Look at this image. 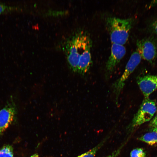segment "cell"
I'll return each instance as SVG.
<instances>
[{
	"mask_svg": "<svg viewBox=\"0 0 157 157\" xmlns=\"http://www.w3.org/2000/svg\"><path fill=\"white\" fill-rule=\"evenodd\" d=\"M92 46L89 35L83 31L75 33L67 40L65 53L69 67L73 72L84 75L88 71L92 63Z\"/></svg>",
	"mask_w": 157,
	"mask_h": 157,
	"instance_id": "cell-1",
	"label": "cell"
},
{
	"mask_svg": "<svg viewBox=\"0 0 157 157\" xmlns=\"http://www.w3.org/2000/svg\"><path fill=\"white\" fill-rule=\"evenodd\" d=\"M133 23V20L131 18L122 19L115 17H108L106 23L112 43L122 45L125 44Z\"/></svg>",
	"mask_w": 157,
	"mask_h": 157,
	"instance_id": "cell-2",
	"label": "cell"
},
{
	"mask_svg": "<svg viewBox=\"0 0 157 157\" xmlns=\"http://www.w3.org/2000/svg\"><path fill=\"white\" fill-rule=\"evenodd\" d=\"M141 58L140 55L137 50L133 52L126 65L123 74L113 84L112 88L115 95L117 103L118 102V98L124 87L126 81L140 63Z\"/></svg>",
	"mask_w": 157,
	"mask_h": 157,
	"instance_id": "cell-3",
	"label": "cell"
},
{
	"mask_svg": "<svg viewBox=\"0 0 157 157\" xmlns=\"http://www.w3.org/2000/svg\"><path fill=\"white\" fill-rule=\"evenodd\" d=\"M156 110V107L155 102L148 98L145 99L129 125L128 128L129 130L132 131L137 126L150 120Z\"/></svg>",
	"mask_w": 157,
	"mask_h": 157,
	"instance_id": "cell-4",
	"label": "cell"
},
{
	"mask_svg": "<svg viewBox=\"0 0 157 157\" xmlns=\"http://www.w3.org/2000/svg\"><path fill=\"white\" fill-rule=\"evenodd\" d=\"M137 51L142 58L149 62H153L157 57V44L151 38H144L137 42Z\"/></svg>",
	"mask_w": 157,
	"mask_h": 157,
	"instance_id": "cell-5",
	"label": "cell"
},
{
	"mask_svg": "<svg viewBox=\"0 0 157 157\" xmlns=\"http://www.w3.org/2000/svg\"><path fill=\"white\" fill-rule=\"evenodd\" d=\"M112 44L110 54L105 66V74L106 77L112 73L116 65L124 57L126 53V48L123 45Z\"/></svg>",
	"mask_w": 157,
	"mask_h": 157,
	"instance_id": "cell-6",
	"label": "cell"
},
{
	"mask_svg": "<svg viewBox=\"0 0 157 157\" xmlns=\"http://www.w3.org/2000/svg\"><path fill=\"white\" fill-rule=\"evenodd\" d=\"M16 114V110L14 102H9L0 110V136L11 124Z\"/></svg>",
	"mask_w": 157,
	"mask_h": 157,
	"instance_id": "cell-7",
	"label": "cell"
},
{
	"mask_svg": "<svg viewBox=\"0 0 157 157\" xmlns=\"http://www.w3.org/2000/svg\"><path fill=\"white\" fill-rule=\"evenodd\" d=\"M137 83L145 98H148L150 94L157 88V76L147 75L139 77Z\"/></svg>",
	"mask_w": 157,
	"mask_h": 157,
	"instance_id": "cell-8",
	"label": "cell"
},
{
	"mask_svg": "<svg viewBox=\"0 0 157 157\" xmlns=\"http://www.w3.org/2000/svg\"><path fill=\"white\" fill-rule=\"evenodd\" d=\"M138 140L151 146L157 145V132L152 130L142 135Z\"/></svg>",
	"mask_w": 157,
	"mask_h": 157,
	"instance_id": "cell-9",
	"label": "cell"
},
{
	"mask_svg": "<svg viewBox=\"0 0 157 157\" xmlns=\"http://www.w3.org/2000/svg\"><path fill=\"white\" fill-rule=\"evenodd\" d=\"M106 140L107 139H105L91 149L77 157H95L97 151L104 145Z\"/></svg>",
	"mask_w": 157,
	"mask_h": 157,
	"instance_id": "cell-10",
	"label": "cell"
},
{
	"mask_svg": "<svg viewBox=\"0 0 157 157\" xmlns=\"http://www.w3.org/2000/svg\"><path fill=\"white\" fill-rule=\"evenodd\" d=\"M0 157H14L13 147L6 144L0 149Z\"/></svg>",
	"mask_w": 157,
	"mask_h": 157,
	"instance_id": "cell-11",
	"label": "cell"
},
{
	"mask_svg": "<svg viewBox=\"0 0 157 157\" xmlns=\"http://www.w3.org/2000/svg\"><path fill=\"white\" fill-rule=\"evenodd\" d=\"M130 156V157H145L146 154L142 149L138 148L131 151Z\"/></svg>",
	"mask_w": 157,
	"mask_h": 157,
	"instance_id": "cell-12",
	"label": "cell"
},
{
	"mask_svg": "<svg viewBox=\"0 0 157 157\" xmlns=\"http://www.w3.org/2000/svg\"><path fill=\"white\" fill-rule=\"evenodd\" d=\"M124 144L125 143H123L118 149L114 151L111 154L105 157H117L119 154Z\"/></svg>",
	"mask_w": 157,
	"mask_h": 157,
	"instance_id": "cell-13",
	"label": "cell"
},
{
	"mask_svg": "<svg viewBox=\"0 0 157 157\" xmlns=\"http://www.w3.org/2000/svg\"><path fill=\"white\" fill-rule=\"evenodd\" d=\"M150 126L153 129H157V115L151 121L150 123Z\"/></svg>",
	"mask_w": 157,
	"mask_h": 157,
	"instance_id": "cell-14",
	"label": "cell"
},
{
	"mask_svg": "<svg viewBox=\"0 0 157 157\" xmlns=\"http://www.w3.org/2000/svg\"><path fill=\"white\" fill-rule=\"evenodd\" d=\"M8 7L0 3V14H1L8 10Z\"/></svg>",
	"mask_w": 157,
	"mask_h": 157,
	"instance_id": "cell-15",
	"label": "cell"
},
{
	"mask_svg": "<svg viewBox=\"0 0 157 157\" xmlns=\"http://www.w3.org/2000/svg\"><path fill=\"white\" fill-rule=\"evenodd\" d=\"M152 28L154 32L157 34V20L153 23L152 24Z\"/></svg>",
	"mask_w": 157,
	"mask_h": 157,
	"instance_id": "cell-16",
	"label": "cell"
},
{
	"mask_svg": "<svg viewBox=\"0 0 157 157\" xmlns=\"http://www.w3.org/2000/svg\"><path fill=\"white\" fill-rule=\"evenodd\" d=\"M155 5H157V0L153 1H151L150 6H153Z\"/></svg>",
	"mask_w": 157,
	"mask_h": 157,
	"instance_id": "cell-17",
	"label": "cell"
},
{
	"mask_svg": "<svg viewBox=\"0 0 157 157\" xmlns=\"http://www.w3.org/2000/svg\"><path fill=\"white\" fill-rule=\"evenodd\" d=\"M31 157H39V156L38 154H35L32 156Z\"/></svg>",
	"mask_w": 157,
	"mask_h": 157,
	"instance_id": "cell-18",
	"label": "cell"
},
{
	"mask_svg": "<svg viewBox=\"0 0 157 157\" xmlns=\"http://www.w3.org/2000/svg\"><path fill=\"white\" fill-rule=\"evenodd\" d=\"M152 130L155 131L157 132V129H153Z\"/></svg>",
	"mask_w": 157,
	"mask_h": 157,
	"instance_id": "cell-19",
	"label": "cell"
},
{
	"mask_svg": "<svg viewBox=\"0 0 157 157\" xmlns=\"http://www.w3.org/2000/svg\"><path fill=\"white\" fill-rule=\"evenodd\" d=\"M156 157H157V156Z\"/></svg>",
	"mask_w": 157,
	"mask_h": 157,
	"instance_id": "cell-20",
	"label": "cell"
}]
</instances>
